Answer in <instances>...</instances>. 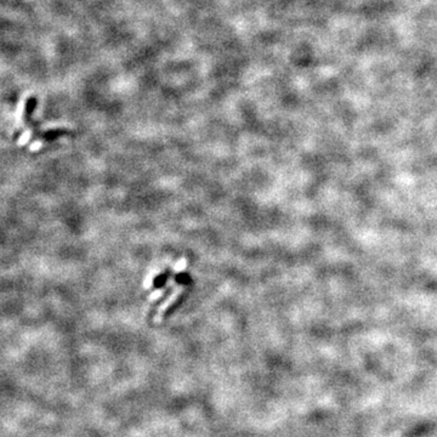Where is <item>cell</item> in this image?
I'll use <instances>...</instances> for the list:
<instances>
[{
	"label": "cell",
	"mask_w": 437,
	"mask_h": 437,
	"mask_svg": "<svg viewBox=\"0 0 437 437\" xmlns=\"http://www.w3.org/2000/svg\"><path fill=\"white\" fill-rule=\"evenodd\" d=\"M31 134H32L31 131H26V133L22 135V138L18 140V145H26L29 139H31Z\"/></svg>",
	"instance_id": "2"
},
{
	"label": "cell",
	"mask_w": 437,
	"mask_h": 437,
	"mask_svg": "<svg viewBox=\"0 0 437 437\" xmlns=\"http://www.w3.org/2000/svg\"><path fill=\"white\" fill-rule=\"evenodd\" d=\"M42 146H43V142L37 141V142H34L31 147H29V149H31L32 152H36V151H38V149L42 148Z\"/></svg>",
	"instance_id": "3"
},
{
	"label": "cell",
	"mask_w": 437,
	"mask_h": 437,
	"mask_svg": "<svg viewBox=\"0 0 437 437\" xmlns=\"http://www.w3.org/2000/svg\"><path fill=\"white\" fill-rule=\"evenodd\" d=\"M182 291H184V287H179V288H176L175 291H174V293L168 297L167 301H164V304L160 305V306L158 307L157 315L154 316V322H157V323H158V322L162 321V318H163V316H164L165 311H167L169 307H170L171 305H173L174 302H175L176 300H178V297L180 296V294L182 293Z\"/></svg>",
	"instance_id": "1"
}]
</instances>
